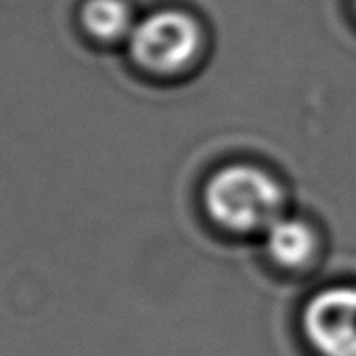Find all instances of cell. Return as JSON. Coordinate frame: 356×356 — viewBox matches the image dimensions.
<instances>
[{
    "label": "cell",
    "instance_id": "5",
    "mask_svg": "<svg viewBox=\"0 0 356 356\" xmlns=\"http://www.w3.org/2000/svg\"><path fill=\"white\" fill-rule=\"evenodd\" d=\"M82 24L99 40H120L132 34L136 22L124 0H88L82 9Z\"/></svg>",
    "mask_w": 356,
    "mask_h": 356
},
{
    "label": "cell",
    "instance_id": "4",
    "mask_svg": "<svg viewBox=\"0 0 356 356\" xmlns=\"http://www.w3.org/2000/svg\"><path fill=\"white\" fill-rule=\"evenodd\" d=\"M264 248L279 266L300 268L312 260L316 235L306 220L283 214L264 231Z\"/></svg>",
    "mask_w": 356,
    "mask_h": 356
},
{
    "label": "cell",
    "instance_id": "1",
    "mask_svg": "<svg viewBox=\"0 0 356 356\" xmlns=\"http://www.w3.org/2000/svg\"><path fill=\"white\" fill-rule=\"evenodd\" d=\"M210 218L233 233H264L283 216L285 193L258 165L233 163L218 170L204 189Z\"/></svg>",
    "mask_w": 356,
    "mask_h": 356
},
{
    "label": "cell",
    "instance_id": "2",
    "mask_svg": "<svg viewBox=\"0 0 356 356\" xmlns=\"http://www.w3.org/2000/svg\"><path fill=\"white\" fill-rule=\"evenodd\" d=\"M128 42L132 59L143 70L176 74L195 61L202 49V28L185 11L161 9L136 22Z\"/></svg>",
    "mask_w": 356,
    "mask_h": 356
},
{
    "label": "cell",
    "instance_id": "6",
    "mask_svg": "<svg viewBox=\"0 0 356 356\" xmlns=\"http://www.w3.org/2000/svg\"><path fill=\"white\" fill-rule=\"evenodd\" d=\"M354 3H356V0H354Z\"/></svg>",
    "mask_w": 356,
    "mask_h": 356
},
{
    "label": "cell",
    "instance_id": "3",
    "mask_svg": "<svg viewBox=\"0 0 356 356\" xmlns=\"http://www.w3.org/2000/svg\"><path fill=\"white\" fill-rule=\"evenodd\" d=\"M302 327L321 356H356V285L314 293L302 312Z\"/></svg>",
    "mask_w": 356,
    "mask_h": 356
}]
</instances>
